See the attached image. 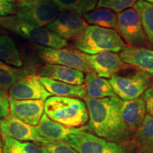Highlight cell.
<instances>
[{
  "mask_svg": "<svg viewBox=\"0 0 153 153\" xmlns=\"http://www.w3.org/2000/svg\"><path fill=\"white\" fill-rule=\"evenodd\" d=\"M89 114V124L84 130H89L97 136L119 143L129 139L132 133L124 123L121 114L123 100L116 97L101 99L85 97Z\"/></svg>",
  "mask_w": 153,
  "mask_h": 153,
  "instance_id": "obj_1",
  "label": "cell"
},
{
  "mask_svg": "<svg viewBox=\"0 0 153 153\" xmlns=\"http://www.w3.org/2000/svg\"><path fill=\"white\" fill-rule=\"evenodd\" d=\"M44 112L51 120L67 127H80L89 120L85 102L74 97H48L44 103Z\"/></svg>",
  "mask_w": 153,
  "mask_h": 153,
  "instance_id": "obj_2",
  "label": "cell"
},
{
  "mask_svg": "<svg viewBox=\"0 0 153 153\" xmlns=\"http://www.w3.org/2000/svg\"><path fill=\"white\" fill-rule=\"evenodd\" d=\"M74 46L86 54L94 55L103 51L118 53L126 46V43L116 30L91 25L74 42Z\"/></svg>",
  "mask_w": 153,
  "mask_h": 153,
  "instance_id": "obj_3",
  "label": "cell"
},
{
  "mask_svg": "<svg viewBox=\"0 0 153 153\" xmlns=\"http://www.w3.org/2000/svg\"><path fill=\"white\" fill-rule=\"evenodd\" d=\"M0 26L39 45L61 48L68 45L66 40L55 35L47 28L24 22L17 16H0Z\"/></svg>",
  "mask_w": 153,
  "mask_h": 153,
  "instance_id": "obj_4",
  "label": "cell"
},
{
  "mask_svg": "<svg viewBox=\"0 0 153 153\" xmlns=\"http://www.w3.org/2000/svg\"><path fill=\"white\" fill-rule=\"evenodd\" d=\"M16 16L38 26H46L56 19L60 10L53 0H18Z\"/></svg>",
  "mask_w": 153,
  "mask_h": 153,
  "instance_id": "obj_5",
  "label": "cell"
},
{
  "mask_svg": "<svg viewBox=\"0 0 153 153\" xmlns=\"http://www.w3.org/2000/svg\"><path fill=\"white\" fill-rule=\"evenodd\" d=\"M64 142L78 153H131L123 145L88 133L83 128L69 135Z\"/></svg>",
  "mask_w": 153,
  "mask_h": 153,
  "instance_id": "obj_6",
  "label": "cell"
},
{
  "mask_svg": "<svg viewBox=\"0 0 153 153\" xmlns=\"http://www.w3.org/2000/svg\"><path fill=\"white\" fill-rule=\"evenodd\" d=\"M109 82L115 94L120 99L132 100L143 96L152 85V76L138 70L127 75L114 74L110 78Z\"/></svg>",
  "mask_w": 153,
  "mask_h": 153,
  "instance_id": "obj_7",
  "label": "cell"
},
{
  "mask_svg": "<svg viewBox=\"0 0 153 153\" xmlns=\"http://www.w3.org/2000/svg\"><path fill=\"white\" fill-rule=\"evenodd\" d=\"M35 48L38 57L48 64L69 67L86 73L93 72L83 53L76 50L65 48H54L39 45H36Z\"/></svg>",
  "mask_w": 153,
  "mask_h": 153,
  "instance_id": "obj_8",
  "label": "cell"
},
{
  "mask_svg": "<svg viewBox=\"0 0 153 153\" xmlns=\"http://www.w3.org/2000/svg\"><path fill=\"white\" fill-rule=\"evenodd\" d=\"M116 32L130 47H144L148 44L138 13L130 8L118 13Z\"/></svg>",
  "mask_w": 153,
  "mask_h": 153,
  "instance_id": "obj_9",
  "label": "cell"
},
{
  "mask_svg": "<svg viewBox=\"0 0 153 153\" xmlns=\"http://www.w3.org/2000/svg\"><path fill=\"white\" fill-rule=\"evenodd\" d=\"M89 24L79 14L72 11H63L56 19L46 26L55 35L65 40H74L81 37Z\"/></svg>",
  "mask_w": 153,
  "mask_h": 153,
  "instance_id": "obj_10",
  "label": "cell"
},
{
  "mask_svg": "<svg viewBox=\"0 0 153 153\" xmlns=\"http://www.w3.org/2000/svg\"><path fill=\"white\" fill-rule=\"evenodd\" d=\"M83 55L92 71L103 78H111L130 67L121 60L119 55L111 51H103L94 55L83 53Z\"/></svg>",
  "mask_w": 153,
  "mask_h": 153,
  "instance_id": "obj_11",
  "label": "cell"
},
{
  "mask_svg": "<svg viewBox=\"0 0 153 153\" xmlns=\"http://www.w3.org/2000/svg\"><path fill=\"white\" fill-rule=\"evenodd\" d=\"M9 98L16 100L45 101L51 94L39 79V76L29 73L11 86L9 89Z\"/></svg>",
  "mask_w": 153,
  "mask_h": 153,
  "instance_id": "obj_12",
  "label": "cell"
},
{
  "mask_svg": "<svg viewBox=\"0 0 153 153\" xmlns=\"http://www.w3.org/2000/svg\"><path fill=\"white\" fill-rule=\"evenodd\" d=\"M0 133L2 137H9L18 140L33 141L43 144L49 143L38 135L36 127L24 123L11 115L1 121Z\"/></svg>",
  "mask_w": 153,
  "mask_h": 153,
  "instance_id": "obj_13",
  "label": "cell"
},
{
  "mask_svg": "<svg viewBox=\"0 0 153 153\" xmlns=\"http://www.w3.org/2000/svg\"><path fill=\"white\" fill-rule=\"evenodd\" d=\"M11 116L24 123L36 126L44 113L43 100H16L9 98Z\"/></svg>",
  "mask_w": 153,
  "mask_h": 153,
  "instance_id": "obj_14",
  "label": "cell"
},
{
  "mask_svg": "<svg viewBox=\"0 0 153 153\" xmlns=\"http://www.w3.org/2000/svg\"><path fill=\"white\" fill-rule=\"evenodd\" d=\"M118 55L126 64L153 74V50L145 47L126 45Z\"/></svg>",
  "mask_w": 153,
  "mask_h": 153,
  "instance_id": "obj_15",
  "label": "cell"
},
{
  "mask_svg": "<svg viewBox=\"0 0 153 153\" xmlns=\"http://www.w3.org/2000/svg\"><path fill=\"white\" fill-rule=\"evenodd\" d=\"M38 74L65 83L73 85H82L85 82L84 72L79 70L60 65L47 64L39 70Z\"/></svg>",
  "mask_w": 153,
  "mask_h": 153,
  "instance_id": "obj_16",
  "label": "cell"
},
{
  "mask_svg": "<svg viewBox=\"0 0 153 153\" xmlns=\"http://www.w3.org/2000/svg\"><path fill=\"white\" fill-rule=\"evenodd\" d=\"M36 128L40 136L49 143H53L65 141L69 135L76 133L79 128L67 127L51 120L43 114Z\"/></svg>",
  "mask_w": 153,
  "mask_h": 153,
  "instance_id": "obj_17",
  "label": "cell"
},
{
  "mask_svg": "<svg viewBox=\"0 0 153 153\" xmlns=\"http://www.w3.org/2000/svg\"><path fill=\"white\" fill-rule=\"evenodd\" d=\"M121 114L129 131L135 133L146 115V106L143 96L132 100L123 101Z\"/></svg>",
  "mask_w": 153,
  "mask_h": 153,
  "instance_id": "obj_18",
  "label": "cell"
},
{
  "mask_svg": "<svg viewBox=\"0 0 153 153\" xmlns=\"http://www.w3.org/2000/svg\"><path fill=\"white\" fill-rule=\"evenodd\" d=\"M39 79L45 89L51 95L57 96V97H79V98H85L87 96L85 86L83 85H70L41 76H39Z\"/></svg>",
  "mask_w": 153,
  "mask_h": 153,
  "instance_id": "obj_19",
  "label": "cell"
},
{
  "mask_svg": "<svg viewBox=\"0 0 153 153\" xmlns=\"http://www.w3.org/2000/svg\"><path fill=\"white\" fill-rule=\"evenodd\" d=\"M85 82L88 98L101 99L116 96L109 81L98 76L95 72L87 73Z\"/></svg>",
  "mask_w": 153,
  "mask_h": 153,
  "instance_id": "obj_20",
  "label": "cell"
},
{
  "mask_svg": "<svg viewBox=\"0 0 153 153\" xmlns=\"http://www.w3.org/2000/svg\"><path fill=\"white\" fill-rule=\"evenodd\" d=\"M88 24L95 25L102 28H116L117 15L114 11L106 8H94L83 15Z\"/></svg>",
  "mask_w": 153,
  "mask_h": 153,
  "instance_id": "obj_21",
  "label": "cell"
},
{
  "mask_svg": "<svg viewBox=\"0 0 153 153\" xmlns=\"http://www.w3.org/2000/svg\"><path fill=\"white\" fill-rule=\"evenodd\" d=\"M133 7L138 13L148 43L153 47V4L137 0Z\"/></svg>",
  "mask_w": 153,
  "mask_h": 153,
  "instance_id": "obj_22",
  "label": "cell"
},
{
  "mask_svg": "<svg viewBox=\"0 0 153 153\" xmlns=\"http://www.w3.org/2000/svg\"><path fill=\"white\" fill-rule=\"evenodd\" d=\"M0 61L15 67L22 66L19 50L8 36H0Z\"/></svg>",
  "mask_w": 153,
  "mask_h": 153,
  "instance_id": "obj_23",
  "label": "cell"
},
{
  "mask_svg": "<svg viewBox=\"0 0 153 153\" xmlns=\"http://www.w3.org/2000/svg\"><path fill=\"white\" fill-rule=\"evenodd\" d=\"M28 74V70L14 68L0 61V89L8 91L11 86Z\"/></svg>",
  "mask_w": 153,
  "mask_h": 153,
  "instance_id": "obj_24",
  "label": "cell"
},
{
  "mask_svg": "<svg viewBox=\"0 0 153 153\" xmlns=\"http://www.w3.org/2000/svg\"><path fill=\"white\" fill-rule=\"evenodd\" d=\"M133 144L139 148L144 147H153V117L145 115L142 123L133 133Z\"/></svg>",
  "mask_w": 153,
  "mask_h": 153,
  "instance_id": "obj_25",
  "label": "cell"
},
{
  "mask_svg": "<svg viewBox=\"0 0 153 153\" xmlns=\"http://www.w3.org/2000/svg\"><path fill=\"white\" fill-rule=\"evenodd\" d=\"M60 11H72L83 16L96 8L97 0H53Z\"/></svg>",
  "mask_w": 153,
  "mask_h": 153,
  "instance_id": "obj_26",
  "label": "cell"
},
{
  "mask_svg": "<svg viewBox=\"0 0 153 153\" xmlns=\"http://www.w3.org/2000/svg\"><path fill=\"white\" fill-rule=\"evenodd\" d=\"M4 153H42V149L31 143H22L12 137H3Z\"/></svg>",
  "mask_w": 153,
  "mask_h": 153,
  "instance_id": "obj_27",
  "label": "cell"
},
{
  "mask_svg": "<svg viewBox=\"0 0 153 153\" xmlns=\"http://www.w3.org/2000/svg\"><path fill=\"white\" fill-rule=\"evenodd\" d=\"M137 0H97V7L111 9L115 13H120L133 7Z\"/></svg>",
  "mask_w": 153,
  "mask_h": 153,
  "instance_id": "obj_28",
  "label": "cell"
},
{
  "mask_svg": "<svg viewBox=\"0 0 153 153\" xmlns=\"http://www.w3.org/2000/svg\"><path fill=\"white\" fill-rule=\"evenodd\" d=\"M51 153H78L70 145L64 141L49 143L43 145Z\"/></svg>",
  "mask_w": 153,
  "mask_h": 153,
  "instance_id": "obj_29",
  "label": "cell"
},
{
  "mask_svg": "<svg viewBox=\"0 0 153 153\" xmlns=\"http://www.w3.org/2000/svg\"><path fill=\"white\" fill-rule=\"evenodd\" d=\"M10 107L8 96L0 89V119H4L9 116Z\"/></svg>",
  "mask_w": 153,
  "mask_h": 153,
  "instance_id": "obj_30",
  "label": "cell"
},
{
  "mask_svg": "<svg viewBox=\"0 0 153 153\" xmlns=\"http://www.w3.org/2000/svg\"><path fill=\"white\" fill-rule=\"evenodd\" d=\"M16 4L15 0H0V16L14 14Z\"/></svg>",
  "mask_w": 153,
  "mask_h": 153,
  "instance_id": "obj_31",
  "label": "cell"
},
{
  "mask_svg": "<svg viewBox=\"0 0 153 153\" xmlns=\"http://www.w3.org/2000/svg\"><path fill=\"white\" fill-rule=\"evenodd\" d=\"M143 97L145 102L146 113L153 117V85L145 91L143 94Z\"/></svg>",
  "mask_w": 153,
  "mask_h": 153,
  "instance_id": "obj_32",
  "label": "cell"
},
{
  "mask_svg": "<svg viewBox=\"0 0 153 153\" xmlns=\"http://www.w3.org/2000/svg\"><path fill=\"white\" fill-rule=\"evenodd\" d=\"M138 153H153V147H144L139 148Z\"/></svg>",
  "mask_w": 153,
  "mask_h": 153,
  "instance_id": "obj_33",
  "label": "cell"
},
{
  "mask_svg": "<svg viewBox=\"0 0 153 153\" xmlns=\"http://www.w3.org/2000/svg\"><path fill=\"white\" fill-rule=\"evenodd\" d=\"M0 153H4L3 152V143L1 141V137H0Z\"/></svg>",
  "mask_w": 153,
  "mask_h": 153,
  "instance_id": "obj_34",
  "label": "cell"
},
{
  "mask_svg": "<svg viewBox=\"0 0 153 153\" xmlns=\"http://www.w3.org/2000/svg\"><path fill=\"white\" fill-rule=\"evenodd\" d=\"M41 149H42V153H51V152H49L46 149H45L43 146H42V148Z\"/></svg>",
  "mask_w": 153,
  "mask_h": 153,
  "instance_id": "obj_35",
  "label": "cell"
},
{
  "mask_svg": "<svg viewBox=\"0 0 153 153\" xmlns=\"http://www.w3.org/2000/svg\"><path fill=\"white\" fill-rule=\"evenodd\" d=\"M143 1H147V2L150 3V4H153V0H143Z\"/></svg>",
  "mask_w": 153,
  "mask_h": 153,
  "instance_id": "obj_36",
  "label": "cell"
},
{
  "mask_svg": "<svg viewBox=\"0 0 153 153\" xmlns=\"http://www.w3.org/2000/svg\"><path fill=\"white\" fill-rule=\"evenodd\" d=\"M0 123H1V121H0Z\"/></svg>",
  "mask_w": 153,
  "mask_h": 153,
  "instance_id": "obj_37",
  "label": "cell"
}]
</instances>
